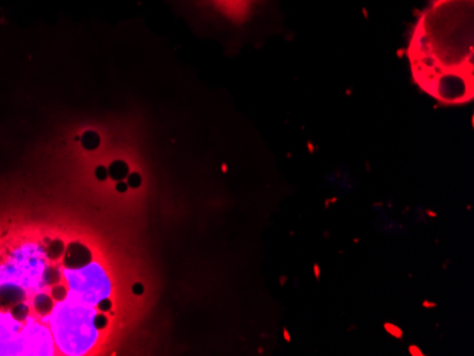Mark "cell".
<instances>
[{"instance_id": "7a4b0ae2", "label": "cell", "mask_w": 474, "mask_h": 356, "mask_svg": "<svg viewBox=\"0 0 474 356\" xmlns=\"http://www.w3.org/2000/svg\"><path fill=\"white\" fill-rule=\"evenodd\" d=\"M95 311L68 294L47 315L54 342L66 355H84L95 343L98 329L94 326Z\"/></svg>"}, {"instance_id": "d6986e66", "label": "cell", "mask_w": 474, "mask_h": 356, "mask_svg": "<svg viewBox=\"0 0 474 356\" xmlns=\"http://www.w3.org/2000/svg\"><path fill=\"white\" fill-rule=\"evenodd\" d=\"M95 177H97L98 181H106L107 177H108V169L104 166H98L95 169Z\"/></svg>"}, {"instance_id": "52a82bcc", "label": "cell", "mask_w": 474, "mask_h": 356, "mask_svg": "<svg viewBox=\"0 0 474 356\" xmlns=\"http://www.w3.org/2000/svg\"><path fill=\"white\" fill-rule=\"evenodd\" d=\"M212 10L234 24H243L251 17L258 0H200Z\"/></svg>"}, {"instance_id": "ac0fdd59", "label": "cell", "mask_w": 474, "mask_h": 356, "mask_svg": "<svg viewBox=\"0 0 474 356\" xmlns=\"http://www.w3.org/2000/svg\"><path fill=\"white\" fill-rule=\"evenodd\" d=\"M97 308L101 311V312H107V311H110L113 308V303H111L110 298H107L106 296V298H102V300L97 304Z\"/></svg>"}, {"instance_id": "ffe728a7", "label": "cell", "mask_w": 474, "mask_h": 356, "mask_svg": "<svg viewBox=\"0 0 474 356\" xmlns=\"http://www.w3.org/2000/svg\"><path fill=\"white\" fill-rule=\"evenodd\" d=\"M117 192H120V193H125L127 189H128V183H125L124 181H120V182L117 183Z\"/></svg>"}, {"instance_id": "7c38bea8", "label": "cell", "mask_w": 474, "mask_h": 356, "mask_svg": "<svg viewBox=\"0 0 474 356\" xmlns=\"http://www.w3.org/2000/svg\"><path fill=\"white\" fill-rule=\"evenodd\" d=\"M63 253H64V243L59 240V239L50 243L47 250H45L47 258H50V260H57V258L63 256Z\"/></svg>"}, {"instance_id": "5bb4252c", "label": "cell", "mask_w": 474, "mask_h": 356, "mask_svg": "<svg viewBox=\"0 0 474 356\" xmlns=\"http://www.w3.org/2000/svg\"><path fill=\"white\" fill-rule=\"evenodd\" d=\"M83 145L87 149H95L99 145V138L95 132H87L83 137Z\"/></svg>"}, {"instance_id": "44dd1931", "label": "cell", "mask_w": 474, "mask_h": 356, "mask_svg": "<svg viewBox=\"0 0 474 356\" xmlns=\"http://www.w3.org/2000/svg\"><path fill=\"white\" fill-rule=\"evenodd\" d=\"M132 291L135 292L136 295H141V294H143L142 284H135V285H134V288H132Z\"/></svg>"}, {"instance_id": "5b68a950", "label": "cell", "mask_w": 474, "mask_h": 356, "mask_svg": "<svg viewBox=\"0 0 474 356\" xmlns=\"http://www.w3.org/2000/svg\"><path fill=\"white\" fill-rule=\"evenodd\" d=\"M22 355H53L54 338L51 331L37 321L29 317L23 322L22 332Z\"/></svg>"}, {"instance_id": "ba28073f", "label": "cell", "mask_w": 474, "mask_h": 356, "mask_svg": "<svg viewBox=\"0 0 474 356\" xmlns=\"http://www.w3.org/2000/svg\"><path fill=\"white\" fill-rule=\"evenodd\" d=\"M64 265L66 268H81L92 261V254L81 243H70L67 251H64Z\"/></svg>"}, {"instance_id": "9c48e42d", "label": "cell", "mask_w": 474, "mask_h": 356, "mask_svg": "<svg viewBox=\"0 0 474 356\" xmlns=\"http://www.w3.org/2000/svg\"><path fill=\"white\" fill-rule=\"evenodd\" d=\"M33 305H34V310L37 311L41 317H47L54 308L53 296L44 294V292H38L37 295L34 296L33 300Z\"/></svg>"}, {"instance_id": "2e32d148", "label": "cell", "mask_w": 474, "mask_h": 356, "mask_svg": "<svg viewBox=\"0 0 474 356\" xmlns=\"http://www.w3.org/2000/svg\"><path fill=\"white\" fill-rule=\"evenodd\" d=\"M107 324H108V318L104 315V312L94 315V326L97 328L98 331H102L107 326Z\"/></svg>"}, {"instance_id": "277c9868", "label": "cell", "mask_w": 474, "mask_h": 356, "mask_svg": "<svg viewBox=\"0 0 474 356\" xmlns=\"http://www.w3.org/2000/svg\"><path fill=\"white\" fill-rule=\"evenodd\" d=\"M64 278L70 288L68 294L87 305H97L111 292L106 271L92 261L81 268H66Z\"/></svg>"}, {"instance_id": "3957f363", "label": "cell", "mask_w": 474, "mask_h": 356, "mask_svg": "<svg viewBox=\"0 0 474 356\" xmlns=\"http://www.w3.org/2000/svg\"><path fill=\"white\" fill-rule=\"evenodd\" d=\"M45 251L38 244H23L17 247L6 263L0 264V285L10 284L26 292L38 291L44 284Z\"/></svg>"}, {"instance_id": "8fae6325", "label": "cell", "mask_w": 474, "mask_h": 356, "mask_svg": "<svg viewBox=\"0 0 474 356\" xmlns=\"http://www.w3.org/2000/svg\"><path fill=\"white\" fill-rule=\"evenodd\" d=\"M10 314L15 317L16 319H19V321H22L24 322L26 319L29 318V314H30V310H29V305L22 301V303H17L16 305H13L12 308H10Z\"/></svg>"}, {"instance_id": "e0dca14e", "label": "cell", "mask_w": 474, "mask_h": 356, "mask_svg": "<svg viewBox=\"0 0 474 356\" xmlns=\"http://www.w3.org/2000/svg\"><path fill=\"white\" fill-rule=\"evenodd\" d=\"M141 182H142L141 174H138V173L128 174V181H127V183H128L129 188H134V189H136V188H139V186H141Z\"/></svg>"}, {"instance_id": "8992f818", "label": "cell", "mask_w": 474, "mask_h": 356, "mask_svg": "<svg viewBox=\"0 0 474 356\" xmlns=\"http://www.w3.org/2000/svg\"><path fill=\"white\" fill-rule=\"evenodd\" d=\"M23 322L16 319L10 311L0 310V355H22Z\"/></svg>"}, {"instance_id": "30bf717a", "label": "cell", "mask_w": 474, "mask_h": 356, "mask_svg": "<svg viewBox=\"0 0 474 356\" xmlns=\"http://www.w3.org/2000/svg\"><path fill=\"white\" fill-rule=\"evenodd\" d=\"M128 165L127 163H124L122 160H117V162H114L113 165L110 166L108 169V174L113 177L114 181H117V182H120V181H124L127 176H128Z\"/></svg>"}, {"instance_id": "4fadbf2b", "label": "cell", "mask_w": 474, "mask_h": 356, "mask_svg": "<svg viewBox=\"0 0 474 356\" xmlns=\"http://www.w3.org/2000/svg\"><path fill=\"white\" fill-rule=\"evenodd\" d=\"M60 271L56 267H45L44 270V284L45 285H56L60 281Z\"/></svg>"}, {"instance_id": "6da1fadb", "label": "cell", "mask_w": 474, "mask_h": 356, "mask_svg": "<svg viewBox=\"0 0 474 356\" xmlns=\"http://www.w3.org/2000/svg\"><path fill=\"white\" fill-rule=\"evenodd\" d=\"M474 0H430L416 16L406 54L413 81L444 105L474 92Z\"/></svg>"}, {"instance_id": "9a60e30c", "label": "cell", "mask_w": 474, "mask_h": 356, "mask_svg": "<svg viewBox=\"0 0 474 356\" xmlns=\"http://www.w3.org/2000/svg\"><path fill=\"white\" fill-rule=\"evenodd\" d=\"M67 295L68 291L64 285H57V284H56V285H53V288H51V296H53V300H56L57 303L66 300Z\"/></svg>"}]
</instances>
